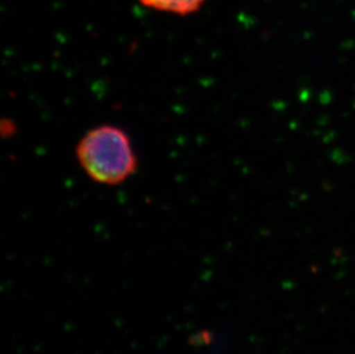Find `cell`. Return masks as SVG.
<instances>
[{"label":"cell","mask_w":355,"mask_h":354,"mask_svg":"<svg viewBox=\"0 0 355 354\" xmlns=\"http://www.w3.org/2000/svg\"><path fill=\"white\" fill-rule=\"evenodd\" d=\"M80 168L94 183L119 185L138 167L137 155L129 135L114 124H101L85 133L76 145Z\"/></svg>","instance_id":"cell-1"},{"label":"cell","mask_w":355,"mask_h":354,"mask_svg":"<svg viewBox=\"0 0 355 354\" xmlns=\"http://www.w3.org/2000/svg\"><path fill=\"white\" fill-rule=\"evenodd\" d=\"M211 354H223V346H222V343H218V345H215V348H213Z\"/></svg>","instance_id":"cell-3"},{"label":"cell","mask_w":355,"mask_h":354,"mask_svg":"<svg viewBox=\"0 0 355 354\" xmlns=\"http://www.w3.org/2000/svg\"><path fill=\"white\" fill-rule=\"evenodd\" d=\"M150 10L187 17L200 10L206 0H138Z\"/></svg>","instance_id":"cell-2"}]
</instances>
